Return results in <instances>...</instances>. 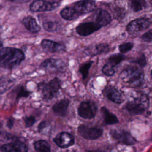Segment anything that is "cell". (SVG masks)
Returning <instances> with one entry per match:
<instances>
[{"label": "cell", "mask_w": 152, "mask_h": 152, "mask_svg": "<svg viewBox=\"0 0 152 152\" xmlns=\"http://www.w3.org/2000/svg\"><path fill=\"white\" fill-rule=\"evenodd\" d=\"M23 52L12 47H1L0 52V63L2 68L11 69L19 65L24 59Z\"/></svg>", "instance_id": "6da1fadb"}, {"label": "cell", "mask_w": 152, "mask_h": 152, "mask_svg": "<svg viewBox=\"0 0 152 152\" xmlns=\"http://www.w3.org/2000/svg\"><path fill=\"white\" fill-rule=\"evenodd\" d=\"M144 76L142 70L134 66H127L120 74L121 80L126 85L132 87L140 86L144 82Z\"/></svg>", "instance_id": "7a4b0ae2"}, {"label": "cell", "mask_w": 152, "mask_h": 152, "mask_svg": "<svg viewBox=\"0 0 152 152\" xmlns=\"http://www.w3.org/2000/svg\"><path fill=\"white\" fill-rule=\"evenodd\" d=\"M148 106V97L142 93L137 92L134 94L133 100L126 103L125 108L131 115H139L142 113Z\"/></svg>", "instance_id": "3957f363"}, {"label": "cell", "mask_w": 152, "mask_h": 152, "mask_svg": "<svg viewBox=\"0 0 152 152\" xmlns=\"http://www.w3.org/2000/svg\"><path fill=\"white\" fill-rule=\"evenodd\" d=\"M62 86L61 80L55 77L48 83L41 82L37 84L39 89L41 91L43 98L46 100L53 99L58 94Z\"/></svg>", "instance_id": "277c9868"}, {"label": "cell", "mask_w": 152, "mask_h": 152, "mask_svg": "<svg viewBox=\"0 0 152 152\" xmlns=\"http://www.w3.org/2000/svg\"><path fill=\"white\" fill-rule=\"evenodd\" d=\"M78 132L83 138L87 140H96L102 136L103 129L99 126L83 124L78 126Z\"/></svg>", "instance_id": "5b68a950"}, {"label": "cell", "mask_w": 152, "mask_h": 152, "mask_svg": "<svg viewBox=\"0 0 152 152\" xmlns=\"http://www.w3.org/2000/svg\"><path fill=\"white\" fill-rule=\"evenodd\" d=\"M151 25L149 18L141 17L131 21L126 26V30L129 34H134L148 28Z\"/></svg>", "instance_id": "8992f818"}, {"label": "cell", "mask_w": 152, "mask_h": 152, "mask_svg": "<svg viewBox=\"0 0 152 152\" xmlns=\"http://www.w3.org/2000/svg\"><path fill=\"white\" fill-rule=\"evenodd\" d=\"M111 137L118 142L131 145L136 143L137 140L128 131L123 129H111L110 131Z\"/></svg>", "instance_id": "52a82bcc"}, {"label": "cell", "mask_w": 152, "mask_h": 152, "mask_svg": "<svg viewBox=\"0 0 152 152\" xmlns=\"http://www.w3.org/2000/svg\"><path fill=\"white\" fill-rule=\"evenodd\" d=\"M97 106L92 101L83 102L78 108V115L84 119L93 118L97 112Z\"/></svg>", "instance_id": "ba28073f"}, {"label": "cell", "mask_w": 152, "mask_h": 152, "mask_svg": "<svg viewBox=\"0 0 152 152\" xmlns=\"http://www.w3.org/2000/svg\"><path fill=\"white\" fill-rule=\"evenodd\" d=\"M40 67L52 72H64L66 71V67L64 62L60 59L49 58L45 60L41 64Z\"/></svg>", "instance_id": "9c48e42d"}, {"label": "cell", "mask_w": 152, "mask_h": 152, "mask_svg": "<svg viewBox=\"0 0 152 152\" xmlns=\"http://www.w3.org/2000/svg\"><path fill=\"white\" fill-rule=\"evenodd\" d=\"M104 95L114 103L120 104L125 100V96L121 91L112 86H107L103 90Z\"/></svg>", "instance_id": "30bf717a"}, {"label": "cell", "mask_w": 152, "mask_h": 152, "mask_svg": "<svg viewBox=\"0 0 152 152\" xmlns=\"http://www.w3.org/2000/svg\"><path fill=\"white\" fill-rule=\"evenodd\" d=\"M58 6L57 2H49L45 0H35L30 5V10L34 12L52 11Z\"/></svg>", "instance_id": "8fae6325"}, {"label": "cell", "mask_w": 152, "mask_h": 152, "mask_svg": "<svg viewBox=\"0 0 152 152\" xmlns=\"http://www.w3.org/2000/svg\"><path fill=\"white\" fill-rule=\"evenodd\" d=\"M100 28L102 27L93 21L80 23L77 26L75 30L80 36H87L99 30Z\"/></svg>", "instance_id": "7c38bea8"}, {"label": "cell", "mask_w": 152, "mask_h": 152, "mask_svg": "<svg viewBox=\"0 0 152 152\" xmlns=\"http://www.w3.org/2000/svg\"><path fill=\"white\" fill-rule=\"evenodd\" d=\"M54 142L60 148H66L74 144V138L67 132H61L58 134L53 138Z\"/></svg>", "instance_id": "4fadbf2b"}, {"label": "cell", "mask_w": 152, "mask_h": 152, "mask_svg": "<svg viewBox=\"0 0 152 152\" xmlns=\"http://www.w3.org/2000/svg\"><path fill=\"white\" fill-rule=\"evenodd\" d=\"M96 2L94 0H81L77 2L73 7L80 15L93 12L96 9Z\"/></svg>", "instance_id": "5bb4252c"}, {"label": "cell", "mask_w": 152, "mask_h": 152, "mask_svg": "<svg viewBox=\"0 0 152 152\" xmlns=\"http://www.w3.org/2000/svg\"><path fill=\"white\" fill-rule=\"evenodd\" d=\"M94 21L101 27H105L111 22L112 18L110 14L106 10L99 8L95 11L93 15Z\"/></svg>", "instance_id": "9a60e30c"}, {"label": "cell", "mask_w": 152, "mask_h": 152, "mask_svg": "<svg viewBox=\"0 0 152 152\" xmlns=\"http://www.w3.org/2000/svg\"><path fill=\"white\" fill-rule=\"evenodd\" d=\"M0 151L2 152H26L28 151V147L23 142L14 141L2 145Z\"/></svg>", "instance_id": "2e32d148"}, {"label": "cell", "mask_w": 152, "mask_h": 152, "mask_svg": "<svg viewBox=\"0 0 152 152\" xmlns=\"http://www.w3.org/2000/svg\"><path fill=\"white\" fill-rule=\"evenodd\" d=\"M41 46L46 52L50 53L63 52L65 50V46L63 43L56 42L49 39L42 40Z\"/></svg>", "instance_id": "e0dca14e"}, {"label": "cell", "mask_w": 152, "mask_h": 152, "mask_svg": "<svg viewBox=\"0 0 152 152\" xmlns=\"http://www.w3.org/2000/svg\"><path fill=\"white\" fill-rule=\"evenodd\" d=\"M70 101L68 99H62L55 103L52 109L53 113L59 116H64L69 104Z\"/></svg>", "instance_id": "ac0fdd59"}, {"label": "cell", "mask_w": 152, "mask_h": 152, "mask_svg": "<svg viewBox=\"0 0 152 152\" xmlns=\"http://www.w3.org/2000/svg\"><path fill=\"white\" fill-rule=\"evenodd\" d=\"M22 23L32 33H37L40 30V27L37 23L36 20L31 16L24 17L22 20Z\"/></svg>", "instance_id": "d6986e66"}, {"label": "cell", "mask_w": 152, "mask_h": 152, "mask_svg": "<svg viewBox=\"0 0 152 152\" xmlns=\"http://www.w3.org/2000/svg\"><path fill=\"white\" fill-rule=\"evenodd\" d=\"M60 15L64 20L71 21L78 18L80 15L77 12L74 7H67L60 12Z\"/></svg>", "instance_id": "ffe728a7"}, {"label": "cell", "mask_w": 152, "mask_h": 152, "mask_svg": "<svg viewBox=\"0 0 152 152\" xmlns=\"http://www.w3.org/2000/svg\"><path fill=\"white\" fill-rule=\"evenodd\" d=\"M101 113L103 118L105 124L113 125L119 122L116 116L110 112L106 107H102L101 108Z\"/></svg>", "instance_id": "44dd1931"}, {"label": "cell", "mask_w": 152, "mask_h": 152, "mask_svg": "<svg viewBox=\"0 0 152 152\" xmlns=\"http://www.w3.org/2000/svg\"><path fill=\"white\" fill-rule=\"evenodd\" d=\"M34 148L36 151L39 152H50V146L49 143L43 140H40L35 141L33 144Z\"/></svg>", "instance_id": "7402d4cb"}, {"label": "cell", "mask_w": 152, "mask_h": 152, "mask_svg": "<svg viewBox=\"0 0 152 152\" xmlns=\"http://www.w3.org/2000/svg\"><path fill=\"white\" fill-rule=\"evenodd\" d=\"M110 50V46L106 43H99L96 45L93 49V55L107 53Z\"/></svg>", "instance_id": "603a6c76"}, {"label": "cell", "mask_w": 152, "mask_h": 152, "mask_svg": "<svg viewBox=\"0 0 152 152\" xmlns=\"http://www.w3.org/2000/svg\"><path fill=\"white\" fill-rule=\"evenodd\" d=\"M131 9L134 12H138L145 6V0H129Z\"/></svg>", "instance_id": "cb8c5ba5"}, {"label": "cell", "mask_w": 152, "mask_h": 152, "mask_svg": "<svg viewBox=\"0 0 152 152\" xmlns=\"http://www.w3.org/2000/svg\"><path fill=\"white\" fill-rule=\"evenodd\" d=\"M125 56L122 54H115L111 55L108 59V62L110 65L115 67L121 61L125 59Z\"/></svg>", "instance_id": "d4e9b609"}, {"label": "cell", "mask_w": 152, "mask_h": 152, "mask_svg": "<svg viewBox=\"0 0 152 152\" xmlns=\"http://www.w3.org/2000/svg\"><path fill=\"white\" fill-rule=\"evenodd\" d=\"M15 90L17 99H20L21 97H27L30 94V91H29L24 86H18L15 89Z\"/></svg>", "instance_id": "484cf974"}, {"label": "cell", "mask_w": 152, "mask_h": 152, "mask_svg": "<svg viewBox=\"0 0 152 152\" xmlns=\"http://www.w3.org/2000/svg\"><path fill=\"white\" fill-rule=\"evenodd\" d=\"M93 61H90L86 62V63L82 64L81 65H80V68H79V71L81 73V74L82 75L83 79H85L87 78L88 74L89 69L90 68L91 65L93 64Z\"/></svg>", "instance_id": "4316f807"}, {"label": "cell", "mask_w": 152, "mask_h": 152, "mask_svg": "<svg viewBox=\"0 0 152 152\" xmlns=\"http://www.w3.org/2000/svg\"><path fill=\"white\" fill-rule=\"evenodd\" d=\"M43 27L45 30L49 32H54L57 31L58 24L55 21H45L43 23Z\"/></svg>", "instance_id": "83f0119b"}, {"label": "cell", "mask_w": 152, "mask_h": 152, "mask_svg": "<svg viewBox=\"0 0 152 152\" xmlns=\"http://www.w3.org/2000/svg\"><path fill=\"white\" fill-rule=\"evenodd\" d=\"M114 68L115 67L110 65L109 63H107L105 65H104L102 71V72L106 76H108V77L112 76L115 73V70Z\"/></svg>", "instance_id": "f1b7e54d"}, {"label": "cell", "mask_w": 152, "mask_h": 152, "mask_svg": "<svg viewBox=\"0 0 152 152\" xmlns=\"http://www.w3.org/2000/svg\"><path fill=\"white\" fill-rule=\"evenodd\" d=\"M133 46L134 44L132 42H126L119 46V50L122 53H125L130 51L133 48Z\"/></svg>", "instance_id": "f546056e"}, {"label": "cell", "mask_w": 152, "mask_h": 152, "mask_svg": "<svg viewBox=\"0 0 152 152\" xmlns=\"http://www.w3.org/2000/svg\"><path fill=\"white\" fill-rule=\"evenodd\" d=\"M132 62L138 64L140 66L143 67L146 65V59L143 53H140V55L134 60Z\"/></svg>", "instance_id": "4dcf8cb0"}, {"label": "cell", "mask_w": 152, "mask_h": 152, "mask_svg": "<svg viewBox=\"0 0 152 152\" xmlns=\"http://www.w3.org/2000/svg\"><path fill=\"white\" fill-rule=\"evenodd\" d=\"M36 120L34 116H26L24 118V122L26 125V127H31L32 126L34 123L36 122Z\"/></svg>", "instance_id": "1f68e13d"}, {"label": "cell", "mask_w": 152, "mask_h": 152, "mask_svg": "<svg viewBox=\"0 0 152 152\" xmlns=\"http://www.w3.org/2000/svg\"><path fill=\"white\" fill-rule=\"evenodd\" d=\"M141 39L147 42H152V28L143 34L141 36Z\"/></svg>", "instance_id": "d6a6232c"}, {"label": "cell", "mask_w": 152, "mask_h": 152, "mask_svg": "<svg viewBox=\"0 0 152 152\" xmlns=\"http://www.w3.org/2000/svg\"><path fill=\"white\" fill-rule=\"evenodd\" d=\"M47 125H48V123L46 121H42L41 122H40V124L38 125V130L39 131H40L41 130L44 129L45 127H46Z\"/></svg>", "instance_id": "836d02e7"}, {"label": "cell", "mask_w": 152, "mask_h": 152, "mask_svg": "<svg viewBox=\"0 0 152 152\" xmlns=\"http://www.w3.org/2000/svg\"><path fill=\"white\" fill-rule=\"evenodd\" d=\"M14 121L12 118H9L7 122V126H8V128H9L10 129L12 128L14 125Z\"/></svg>", "instance_id": "e575fe53"}, {"label": "cell", "mask_w": 152, "mask_h": 152, "mask_svg": "<svg viewBox=\"0 0 152 152\" xmlns=\"http://www.w3.org/2000/svg\"><path fill=\"white\" fill-rule=\"evenodd\" d=\"M11 2H16V3H26L29 2L30 0H8Z\"/></svg>", "instance_id": "d590c367"}, {"label": "cell", "mask_w": 152, "mask_h": 152, "mask_svg": "<svg viewBox=\"0 0 152 152\" xmlns=\"http://www.w3.org/2000/svg\"><path fill=\"white\" fill-rule=\"evenodd\" d=\"M151 77H152V70H151Z\"/></svg>", "instance_id": "8d00e7d4"}, {"label": "cell", "mask_w": 152, "mask_h": 152, "mask_svg": "<svg viewBox=\"0 0 152 152\" xmlns=\"http://www.w3.org/2000/svg\"><path fill=\"white\" fill-rule=\"evenodd\" d=\"M150 2H151V4L152 5V0H150Z\"/></svg>", "instance_id": "74e56055"}]
</instances>
